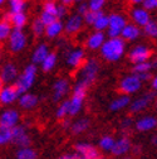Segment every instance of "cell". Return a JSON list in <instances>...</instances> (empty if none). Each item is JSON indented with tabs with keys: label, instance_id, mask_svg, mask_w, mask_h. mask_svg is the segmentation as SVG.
I'll list each match as a JSON object with an SVG mask.
<instances>
[{
	"label": "cell",
	"instance_id": "22",
	"mask_svg": "<svg viewBox=\"0 0 157 159\" xmlns=\"http://www.w3.org/2000/svg\"><path fill=\"white\" fill-rule=\"evenodd\" d=\"M49 54H50V53H49V49H48V46H47V44H39V46L35 48V51H34V53H33V56H32L33 65L43 63Z\"/></svg>",
	"mask_w": 157,
	"mask_h": 159
},
{
	"label": "cell",
	"instance_id": "45",
	"mask_svg": "<svg viewBox=\"0 0 157 159\" xmlns=\"http://www.w3.org/2000/svg\"><path fill=\"white\" fill-rule=\"evenodd\" d=\"M89 11V4L88 3H79L77 5V14H79L82 16H84Z\"/></svg>",
	"mask_w": 157,
	"mask_h": 159
},
{
	"label": "cell",
	"instance_id": "32",
	"mask_svg": "<svg viewBox=\"0 0 157 159\" xmlns=\"http://www.w3.org/2000/svg\"><path fill=\"white\" fill-rule=\"evenodd\" d=\"M13 29H14L13 25L8 20H4V19H3L2 23H0V39H2V41H5L6 38L9 39Z\"/></svg>",
	"mask_w": 157,
	"mask_h": 159
},
{
	"label": "cell",
	"instance_id": "55",
	"mask_svg": "<svg viewBox=\"0 0 157 159\" xmlns=\"http://www.w3.org/2000/svg\"><path fill=\"white\" fill-rule=\"evenodd\" d=\"M97 159H104V158H102V157H100V158H97Z\"/></svg>",
	"mask_w": 157,
	"mask_h": 159
},
{
	"label": "cell",
	"instance_id": "42",
	"mask_svg": "<svg viewBox=\"0 0 157 159\" xmlns=\"http://www.w3.org/2000/svg\"><path fill=\"white\" fill-rule=\"evenodd\" d=\"M88 4L91 11H102V8L106 4V2L104 0H91Z\"/></svg>",
	"mask_w": 157,
	"mask_h": 159
},
{
	"label": "cell",
	"instance_id": "6",
	"mask_svg": "<svg viewBox=\"0 0 157 159\" xmlns=\"http://www.w3.org/2000/svg\"><path fill=\"white\" fill-rule=\"evenodd\" d=\"M151 54H152V52H151L150 48H147L145 46H137L129 52L128 58H129V61L136 66V65H140V63H143V62H148Z\"/></svg>",
	"mask_w": 157,
	"mask_h": 159
},
{
	"label": "cell",
	"instance_id": "56",
	"mask_svg": "<svg viewBox=\"0 0 157 159\" xmlns=\"http://www.w3.org/2000/svg\"><path fill=\"white\" fill-rule=\"evenodd\" d=\"M121 159H131V158H121Z\"/></svg>",
	"mask_w": 157,
	"mask_h": 159
},
{
	"label": "cell",
	"instance_id": "39",
	"mask_svg": "<svg viewBox=\"0 0 157 159\" xmlns=\"http://www.w3.org/2000/svg\"><path fill=\"white\" fill-rule=\"evenodd\" d=\"M151 70H153V68H152V63H151V61H148V62H143V63H140V65L133 66L132 72H133V75H137V73L150 72Z\"/></svg>",
	"mask_w": 157,
	"mask_h": 159
},
{
	"label": "cell",
	"instance_id": "40",
	"mask_svg": "<svg viewBox=\"0 0 157 159\" xmlns=\"http://www.w3.org/2000/svg\"><path fill=\"white\" fill-rule=\"evenodd\" d=\"M143 33L150 37V38H157V23L151 20L145 28H143Z\"/></svg>",
	"mask_w": 157,
	"mask_h": 159
},
{
	"label": "cell",
	"instance_id": "17",
	"mask_svg": "<svg viewBox=\"0 0 157 159\" xmlns=\"http://www.w3.org/2000/svg\"><path fill=\"white\" fill-rule=\"evenodd\" d=\"M69 91V82L66 78L57 80L54 86H53V100L54 101H61L62 98L68 93Z\"/></svg>",
	"mask_w": 157,
	"mask_h": 159
},
{
	"label": "cell",
	"instance_id": "4",
	"mask_svg": "<svg viewBox=\"0 0 157 159\" xmlns=\"http://www.w3.org/2000/svg\"><path fill=\"white\" fill-rule=\"evenodd\" d=\"M142 86V81L137 77L136 75H129L122 78V81L120 82V91L123 95H132L134 92H137Z\"/></svg>",
	"mask_w": 157,
	"mask_h": 159
},
{
	"label": "cell",
	"instance_id": "18",
	"mask_svg": "<svg viewBox=\"0 0 157 159\" xmlns=\"http://www.w3.org/2000/svg\"><path fill=\"white\" fill-rule=\"evenodd\" d=\"M106 43V35L103 32H94L92 33L86 41V46L87 48L92 49V51H97L103 47V44Z\"/></svg>",
	"mask_w": 157,
	"mask_h": 159
},
{
	"label": "cell",
	"instance_id": "25",
	"mask_svg": "<svg viewBox=\"0 0 157 159\" xmlns=\"http://www.w3.org/2000/svg\"><path fill=\"white\" fill-rule=\"evenodd\" d=\"M131 97L127 96V95H122V96H118L116 97L114 100L109 104V109L112 111H120L125 107H127L128 105H131Z\"/></svg>",
	"mask_w": 157,
	"mask_h": 159
},
{
	"label": "cell",
	"instance_id": "27",
	"mask_svg": "<svg viewBox=\"0 0 157 159\" xmlns=\"http://www.w3.org/2000/svg\"><path fill=\"white\" fill-rule=\"evenodd\" d=\"M89 125H91L89 119H87V117H82V119H78L77 121L73 123L70 130H72V133H73L74 135H78V134L84 133V131L89 128Z\"/></svg>",
	"mask_w": 157,
	"mask_h": 159
},
{
	"label": "cell",
	"instance_id": "54",
	"mask_svg": "<svg viewBox=\"0 0 157 159\" xmlns=\"http://www.w3.org/2000/svg\"><path fill=\"white\" fill-rule=\"evenodd\" d=\"M151 63H152V68L153 70L157 68V59H153V61H151Z\"/></svg>",
	"mask_w": 157,
	"mask_h": 159
},
{
	"label": "cell",
	"instance_id": "51",
	"mask_svg": "<svg viewBox=\"0 0 157 159\" xmlns=\"http://www.w3.org/2000/svg\"><path fill=\"white\" fill-rule=\"evenodd\" d=\"M152 89H153L155 91H157V76L152 78Z\"/></svg>",
	"mask_w": 157,
	"mask_h": 159
},
{
	"label": "cell",
	"instance_id": "37",
	"mask_svg": "<svg viewBox=\"0 0 157 159\" xmlns=\"http://www.w3.org/2000/svg\"><path fill=\"white\" fill-rule=\"evenodd\" d=\"M55 63H57V54H55V53H50V54L47 57L45 61L42 63V68H43L44 72L52 71V70L54 68Z\"/></svg>",
	"mask_w": 157,
	"mask_h": 159
},
{
	"label": "cell",
	"instance_id": "46",
	"mask_svg": "<svg viewBox=\"0 0 157 159\" xmlns=\"http://www.w3.org/2000/svg\"><path fill=\"white\" fill-rule=\"evenodd\" d=\"M142 8H145L147 11L156 10L157 9V0H143Z\"/></svg>",
	"mask_w": 157,
	"mask_h": 159
},
{
	"label": "cell",
	"instance_id": "14",
	"mask_svg": "<svg viewBox=\"0 0 157 159\" xmlns=\"http://www.w3.org/2000/svg\"><path fill=\"white\" fill-rule=\"evenodd\" d=\"M86 57H84V51L81 48H77L67 56V65L73 67V68H82V66L86 63Z\"/></svg>",
	"mask_w": 157,
	"mask_h": 159
},
{
	"label": "cell",
	"instance_id": "8",
	"mask_svg": "<svg viewBox=\"0 0 157 159\" xmlns=\"http://www.w3.org/2000/svg\"><path fill=\"white\" fill-rule=\"evenodd\" d=\"M20 93H19L18 89L14 85H6L2 87L0 90V102L3 105H9L13 104L16 98H20Z\"/></svg>",
	"mask_w": 157,
	"mask_h": 159
},
{
	"label": "cell",
	"instance_id": "24",
	"mask_svg": "<svg viewBox=\"0 0 157 159\" xmlns=\"http://www.w3.org/2000/svg\"><path fill=\"white\" fill-rule=\"evenodd\" d=\"M140 34H141V29L136 24H127L122 30L121 38H123L125 41H134V39L140 37Z\"/></svg>",
	"mask_w": 157,
	"mask_h": 159
},
{
	"label": "cell",
	"instance_id": "41",
	"mask_svg": "<svg viewBox=\"0 0 157 159\" xmlns=\"http://www.w3.org/2000/svg\"><path fill=\"white\" fill-rule=\"evenodd\" d=\"M42 19V22L48 27V25H50V24H53L54 22H57L58 19H57V16L55 15H53V14H49V13H47V11H42V14H40V16H39Z\"/></svg>",
	"mask_w": 157,
	"mask_h": 159
},
{
	"label": "cell",
	"instance_id": "16",
	"mask_svg": "<svg viewBox=\"0 0 157 159\" xmlns=\"http://www.w3.org/2000/svg\"><path fill=\"white\" fill-rule=\"evenodd\" d=\"M0 77H2V87H4V84H11V82L15 84V81L19 77L16 66L13 63H6L2 70Z\"/></svg>",
	"mask_w": 157,
	"mask_h": 159
},
{
	"label": "cell",
	"instance_id": "13",
	"mask_svg": "<svg viewBox=\"0 0 157 159\" xmlns=\"http://www.w3.org/2000/svg\"><path fill=\"white\" fill-rule=\"evenodd\" d=\"M131 18L133 20V24H136L137 27H146L150 22H151V16L150 13L145 9V8H134L131 11Z\"/></svg>",
	"mask_w": 157,
	"mask_h": 159
},
{
	"label": "cell",
	"instance_id": "36",
	"mask_svg": "<svg viewBox=\"0 0 157 159\" xmlns=\"http://www.w3.org/2000/svg\"><path fill=\"white\" fill-rule=\"evenodd\" d=\"M104 14L103 11H88L83 18H84V23L86 24H91V25H94V23L98 20L100 18H102Z\"/></svg>",
	"mask_w": 157,
	"mask_h": 159
},
{
	"label": "cell",
	"instance_id": "53",
	"mask_svg": "<svg viewBox=\"0 0 157 159\" xmlns=\"http://www.w3.org/2000/svg\"><path fill=\"white\" fill-rule=\"evenodd\" d=\"M151 143H152L153 145H157V134L152 136V139H151Z\"/></svg>",
	"mask_w": 157,
	"mask_h": 159
},
{
	"label": "cell",
	"instance_id": "5",
	"mask_svg": "<svg viewBox=\"0 0 157 159\" xmlns=\"http://www.w3.org/2000/svg\"><path fill=\"white\" fill-rule=\"evenodd\" d=\"M13 130V140H11V144L19 147L20 148H29L32 140H30V136L29 134L27 133V129L24 125H18L15 126Z\"/></svg>",
	"mask_w": 157,
	"mask_h": 159
},
{
	"label": "cell",
	"instance_id": "48",
	"mask_svg": "<svg viewBox=\"0 0 157 159\" xmlns=\"http://www.w3.org/2000/svg\"><path fill=\"white\" fill-rule=\"evenodd\" d=\"M72 123H70V119H64V120H62V128L63 129H70L72 128Z\"/></svg>",
	"mask_w": 157,
	"mask_h": 159
},
{
	"label": "cell",
	"instance_id": "33",
	"mask_svg": "<svg viewBox=\"0 0 157 159\" xmlns=\"http://www.w3.org/2000/svg\"><path fill=\"white\" fill-rule=\"evenodd\" d=\"M27 3L24 0H10L9 2V11L10 13H24Z\"/></svg>",
	"mask_w": 157,
	"mask_h": 159
},
{
	"label": "cell",
	"instance_id": "23",
	"mask_svg": "<svg viewBox=\"0 0 157 159\" xmlns=\"http://www.w3.org/2000/svg\"><path fill=\"white\" fill-rule=\"evenodd\" d=\"M84 97L83 95H72L70 100H69V115L74 116L78 112L81 111L82 106H83V101H84Z\"/></svg>",
	"mask_w": 157,
	"mask_h": 159
},
{
	"label": "cell",
	"instance_id": "49",
	"mask_svg": "<svg viewBox=\"0 0 157 159\" xmlns=\"http://www.w3.org/2000/svg\"><path fill=\"white\" fill-rule=\"evenodd\" d=\"M131 125H132V120H131L129 117L125 119V120L122 121V128H123V129H129V128H131Z\"/></svg>",
	"mask_w": 157,
	"mask_h": 159
},
{
	"label": "cell",
	"instance_id": "9",
	"mask_svg": "<svg viewBox=\"0 0 157 159\" xmlns=\"http://www.w3.org/2000/svg\"><path fill=\"white\" fill-rule=\"evenodd\" d=\"M153 98H156V92L155 91L147 92L143 96H141L140 98H136V100L129 105V112L136 114V112H140V111L145 110Z\"/></svg>",
	"mask_w": 157,
	"mask_h": 159
},
{
	"label": "cell",
	"instance_id": "44",
	"mask_svg": "<svg viewBox=\"0 0 157 159\" xmlns=\"http://www.w3.org/2000/svg\"><path fill=\"white\" fill-rule=\"evenodd\" d=\"M68 13V8L64 7L63 4L58 3V7H57V19L58 20H61V19H63Z\"/></svg>",
	"mask_w": 157,
	"mask_h": 159
},
{
	"label": "cell",
	"instance_id": "35",
	"mask_svg": "<svg viewBox=\"0 0 157 159\" xmlns=\"http://www.w3.org/2000/svg\"><path fill=\"white\" fill-rule=\"evenodd\" d=\"M69 115V100H66L63 102H61V105L58 106L57 111H55V116L61 120H64V117Z\"/></svg>",
	"mask_w": 157,
	"mask_h": 159
},
{
	"label": "cell",
	"instance_id": "20",
	"mask_svg": "<svg viewBox=\"0 0 157 159\" xmlns=\"http://www.w3.org/2000/svg\"><path fill=\"white\" fill-rule=\"evenodd\" d=\"M157 126V119L155 116H145L134 123V128L140 133H146Z\"/></svg>",
	"mask_w": 157,
	"mask_h": 159
},
{
	"label": "cell",
	"instance_id": "2",
	"mask_svg": "<svg viewBox=\"0 0 157 159\" xmlns=\"http://www.w3.org/2000/svg\"><path fill=\"white\" fill-rule=\"evenodd\" d=\"M98 71H100V62L95 58H88L86 63L82 66V70H81V73H79L77 82L83 84L84 86L89 87L95 81Z\"/></svg>",
	"mask_w": 157,
	"mask_h": 159
},
{
	"label": "cell",
	"instance_id": "52",
	"mask_svg": "<svg viewBox=\"0 0 157 159\" xmlns=\"http://www.w3.org/2000/svg\"><path fill=\"white\" fill-rule=\"evenodd\" d=\"M132 150H133V153H134V154H140V153H141V147L134 145V147L132 148Z\"/></svg>",
	"mask_w": 157,
	"mask_h": 159
},
{
	"label": "cell",
	"instance_id": "57",
	"mask_svg": "<svg viewBox=\"0 0 157 159\" xmlns=\"http://www.w3.org/2000/svg\"><path fill=\"white\" fill-rule=\"evenodd\" d=\"M156 105H157V102H156Z\"/></svg>",
	"mask_w": 157,
	"mask_h": 159
},
{
	"label": "cell",
	"instance_id": "47",
	"mask_svg": "<svg viewBox=\"0 0 157 159\" xmlns=\"http://www.w3.org/2000/svg\"><path fill=\"white\" fill-rule=\"evenodd\" d=\"M137 77H138L141 81L143 82V81H148V80H151L152 78V75H151V72H145V73H137L136 75Z\"/></svg>",
	"mask_w": 157,
	"mask_h": 159
},
{
	"label": "cell",
	"instance_id": "30",
	"mask_svg": "<svg viewBox=\"0 0 157 159\" xmlns=\"http://www.w3.org/2000/svg\"><path fill=\"white\" fill-rule=\"evenodd\" d=\"M32 30H33L35 37H42L43 34H45L47 25L42 22L40 18H35L33 20V23H32Z\"/></svg>",
	"mask_w": 157,
	"mask_h": 159
},
{
	"label": "cell",
	"instance_id": "12",
	"mask_svg": "<svg viewBox=\"0 0 157 159\" xmlns=\"http://www.w3.org/2000/svg\"><path fill=\"white\" fill-rule=\"evenodd\" d=\"M83 23H84V18L79 14H73L68 18V20L64 24V32L67 34H75L78 33L82 27H83Z\"/></svg>",
	"mask_w": 157,
	"mask_h": 159
},
{
	"label": "cell",
	"instance_id": "7",
	"mask_svg": "<svg viewBox=\"0 0 157 159\" xmlns=\"http://www.w3.org/2000/svg\"><path fill=\"white\" fill-rule=\"evenodd\" d=\"M27 44V37L22 29H13L9 37V48L11 52H20Z\"/></svg>",
	"mask_w": 157,
	"mask_h": 159
},
{
	"label": "cell",
	"instance_id": "29",
	"mask_svg": "<svg viewBox=\"0 0 157 159\" xmlns=\"http://www.w3.org/2000/svg\"><path fill=\"white\" fill-rule=\"evenodd\" d=\"M15 158L16 159H36L38 154L33 148H20L18 149L15 153Z\"/></svg>",
	"mask_w": 157,
	"mask_h": 159
},
{
	"label": "cell",
	"instance_id": "11",
	"mask_svg": "<svg viewBox=\"0 0 157 159\" xmlns=\"http://www.w3.org/2000/svg\"><path fill=\"white\" fill-rule=\"evenodd\" d=\"M19 112L16 110H5L2 116H0V126L3 128H8V129H14L15 126H18V123H19Z\"/></svg>",
	"mask_w": 157,
	"mask_h": 159
},
{
	"label": "cell",
	"instance_id": "50",
	"mask_svg": "<svg viewBox=\"0 0 157 159\" xmlns=\"http://www.w3.org/2000/svg\"><path fill=\"white\" fill-rule=\"evenodd\" d=\"M61 4H63V5H64V7H67V8H69L70 5H73V4H74V2H73V0H62Z\"/></svg>",
	"mask_w": 157,
	"mask_h": 159
},
{
	"label": "cell",
	"instance_id": "38",
	"mask_svg": "<svg viewBox=\"0 0 157 159\" xmlns=\"http://www.w3.org/2000/svg\"><path fill=\"white\" fill-rule=\"evenodd\" d=\"M94 29L95 32H103L104 29H108L109 28V16L107 15H103L102 18H100L98 20L94 23Z\"/></svg>",
	"mask_w": 157,
	"mask_h": 159
},
{
	"label": "cell",
	"instance_id": "15",
	"mask_svg": "<svg viewBox=\"0 0 157 159\" xmlns=\"http://www.w3.org/2000/svg\"><path fill=\"white\" fill-rule=\"evenodd\" d=\"M132 143L128 139V136H122L118 140H116V144H114V148L112 149V154L114 157H123L125 154H127L128 152L132 150Z\"/></svg>",
	"mask_w": 157,
	"mask_h": 159
},
{
	"label": "cell",
	"instance_id": "31",
	"mask_svg": "<svg viewBox=\"0 0 157 159\" xmlns=\"http://www.w3.org/2000/svg\"><path fill=\"white\" fill-rule=\"evenodd\" d=\"M114 144H116V140L114 138L111 136V135H104L100 139V143H98V145H100L101 149L106 150V152H112V149L114 148Z\"/></svg>",
	"mask_w": 157,
	"mask_h": 159
},
{
	"label": "cell",
	"instance_id": "1",
	"mask_svg": "<svg viewBox=\"0 0 157 159\" xmlns=\"http://www.w3.org/2000/svg\"><path fill=\"white\" fill-rule=\"evenodd\" d=\"M126 49V41L123 38L107 39L103 47L101 48V54L108 62H116L122 58Z\"/></svg>",
	"mask_w": 157,
	"mask_h": 159
},
{
	"label": "cell",
	"instance_id": "26",
	"mask_svg": "<svg viewBox=\"0 0 157 159\" xmlns=\"http://www.w3.org/2000/svg\"><path fill=\"white\" fill-rule=\"evenodd\" d=\"M36 104H38V97L33 93H29V92L22 95L20 98H19V105L27 110L33 109L34 106H36Z\"/></svg>",
	"mask_w": 157,
	"mask_h": 159
},
{
	"label": "cell",
	"instance_id": "21",
	"mask_svg": "<svg viewBox=\"0 0 157 159\" xmlns=\"http://www.w3.org/2000/svg\"><path fill=\"white\" fill-rule=\"evenodd\" d=\"M109 16V28L108 29H114V30H118V32H122L125 29V27L128 24L126 18L122 15V14H118V13H113Z\"/></svg>",
	"mask_w": 157,
	"mask_h": 159
},
{
	"label": "cell",
	"instance_id": "3",
	"mask_svg": "<svg viewBox=\"0 0 157 159\" xmlns=\"http://www.w3.org/2000/svg\"><path fill=\"white\" fill-rule=\"evenodd\" d=\"M35 76H36V66L33 63L28 65L24 68V72L18 77V80L14 84V86L18 89L19 93L24 95L28 92V90L33 86V84L35 81Z\"/></svg>",
	"mask_w": 157,
	"mask_h": 159
},
{
	"label": "cell",
	"instance_id": "34",
	"mask_svg": "<svg viewBox=\"0 0 157 159\" xmlns=\"http://www.w3.org/2000/svg\"><path fill=\"white\" fill-rule=\"evenodd\" d=\"M11 140H13V130L0 126V144L5 145L11 143Z\"/></svg>",
	"mask_w": 157,
	"mask_h": 159
},
{
	"label": "cell",
	"instance_id": "19",
	"mask_svg": "<svg viewBox=\"0 0 157 159\" xmlns=\"http://www.w3.org/2000/svg\"><path fill=\"white\" fill-rule=\"evenodd\" d=\"M4 20H8L14 29H22L27 24V15L25 13H6L3 18Z\"/></svg>",
	"mask_w": 157,
	"mask_h": 159
},
{
	"label": "cell",
	"instance_id": "43",
	"mask_svg": "<svg viewBox=\"0 0 157 159\" xmlns=\"http://www.w3.org/2000/svg\"><path fill=\"white\" fill-rule=\"evenodd\" d=\"M57 7H58V4L54 2H45L43 4V11H47V13L57 16Z\"/></svg>",
	"mask_w": 157,
	"mask_h": 159
},
{
	"label": "cell",
	"instance_id": "10",
	"mask_svg": "<svg viewBox=\"0 0 157 159\" xmlns=\"http://www.w3.org/2000/svg\"><path fill=\"white\" fill-rule=\"evenodd\" d=\"M74 150L84 159H97L101 157L98 149L89 143H77L74 145Z\"/></svg>",
	"mask_w": 157,
	"mask_h": 159
},
{
	"label": "cell",
	"instance_id": "28",
	"mask_svg": "<svg viewBox=\"0 0 157 159\" xmlns=\"http://www.w3.org/2000/svg\"><path fill=\"white\" fill-rule=\"evenodd\" d=\"M63 30H64V24L62 23V20H57L53 24H50V25L47 27L45 35L48 38H55L58 35H61Z\"/></svg>",
	"mask_w": 157,
	"mask_h": 159
}]
</instances>
